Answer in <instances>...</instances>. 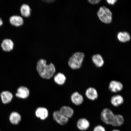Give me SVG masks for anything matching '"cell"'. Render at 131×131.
<instances>
[{
  "label": "cell",
  "mask_w": 131,
  "mask_h": 131,
  "mask_svg": "<svg viewBox=\"0 0 131 131\" xmlns=\"http://www.w3.org/2000/svg\"><path fill=\"white\" fill-rule=\"evenodd\" d=\"M37 69L42 78L47 79L52 78L56 71L55 68L53 64H47L46 61L43 59H41L37 62Z\"/></svg>",
  "instance_id": "obj_1"
},
{
  "label": "cell",
  "mask_w": 131,
  "mask_h": 131,
  "mask_svg": "<svg viewBox=\"0 0 131 131\" xmlns=\"http://www.w3.org/2000/svg\"><path fill=\"white\" fill-rule=\"evenodd\" d=\"M84 57V54L81 52L74 53L70 58L68 62L69 65L73 69L81 68Z\"/></svg>",
  "instance_id": "obj_2"
},
{
  "label": "cell",
  "mask_w": 131,
  "mask_h": 131,
  "mask_svg": "<svg viewBox=\"0 0 131 131\" xmlns=\"http://www.w3.org/2000/svg\"><path fill=\"white\" fill-rule=\"evenodd\" d=\"M97 15L100 20L105 23L110 24L112 21V13L110 10L105 6L100 8Z\"/></svg>",
  "instance_id": "obj_3"
},
{
  "label": "cell",
  "mask_w": 131,
  "mask_h": 131,
  "mask_svg": "<svg viewBox=\"0 0 131 131\" xmlns=\"http://www.w3.org/2000/svg\"><path fill=\"white\" fill-rule=\"evenodd\" d=\"M115 115L111 110L106 108L101 112V118L105 123L112 125L114 122Z\"/></svg>",
  "instance_id": "obj_4"
},
{
  "label": "cell",
  "mask_w": 131,
  "mask_h": 131,
  "mask_svg": "<svg viewBox=\"0 0 131 131\" xmlns=\"http://www.w3.org/2000/svg\"><path fill=\"white\" fill-rule=\"evenodd\" d=\"M53 118L54 120L60 125H65L68 121V119L62 114L60 111H55L53 114Z\"/></svg>",
  "instance_id": "obj_5"
},
{
  "label": "cell",
  "mask_w": 131,
  "mask_h": 131,
  "mask_svg": "<svg viewBox=\"0 0 131 131\" xmlns=\"http://www.w3.org/2000/svg\"><path fill=\"white\" fill-rule=\"evenodd\" d=\"M123 85L121 82L116 81H111L109 83V89L111 92L117 93L122 91Z\"/></svg>",
  "instance_id": "obj_6"
},
{
  "label": "cell",
  "mask_w": 131,
  "mask_h": 131,
  "mask_svg": "<svg viewBox=\"0 0 131 131\" xmlns=\"http://www.w3.org/2000/svg\"><path fill=\"white\" fill-rule=\"evenodd\" d=\"M29 94V91L28 88L25 86H21L17 89L16 96L18 98L25 99L28 97Z\"/></svg>",
  "instance_id": "obj_7"
},
{
  "label": "cell",
  "mask_w": 131,
  "mask_h": 131,
  "mask_svg": "<svg viewBox=\"0 0 131 131\" xmlns=\"http://www.w3.org/2000/svg\"><path fill=\"white\" fill-rule=\"evenodd\" d=\"M85 95L86 97L91 101H94L96 100L98 96L97 90L92 87L88 88L86 90Z\"/></svg>",
  "instance_id": "obj_8"
},
{
  "label": "cell",
  "mask_w": 131,
  "mask_h": 131,
  "mask_svg": "<svg viewBox=\"0 0 131 131\" xmlns=\"http://www.w3.org/2000/svg\"><path fill=\"white\" fill-rule=\"evenodd\" d=\"M77 127L80 130L84 131L87 130L90 126V123L87 119L82 118L79 119L77 123Z\"/></svg>",
  "instance_id": "obj_9"
},
{
  "label": "cell",
  "mask_w": 131,
  "mask_h": 131,
  "mask_svg": "<svg viewBox=\"0 0 131 131\" xmlns=\"http://www.w3.org/2000/svg\"><path fill=\"white\" fill-rule=\"evenodd\" d=\"M14 45V42L12 40L6 39L3 40L1 44V47L4 51L9 52L13 50Z\"/></svg>",
  "instance_id": "obj_10"
},
{
  "label": "cell",
  "mask_w": 131,
  "mask_h": 131,
  "mask_svg": "<svg viewBox=\"0 0 131 131\" xmlns=\"http://www.w3.org/2000/svg\"><path fill=\"white\" fill-rule=\"evenodd\" d=\"M35 115L37 117L42 120H44L48 117V111L45 108L39 107L36 111Z\"/></svg>",
  "instance_id": "obj_11"
},
{
  "label": "cell",
  "mask_w": 131,
  "mask_h": 131,
  "mask_svg": "<svg viewBox=\"0 0 131 131\" xmlns=\"http://www.w3.org/2000/svg\"><path fill=\"white\" fill-rule=\"evenodd\" d=\"M1 96L2 102L5 104L10 102L13 97L12 93L7 91H3L1 93Z\"/></svg>",
  "instance_id": "obj_12"
},
{
  "label": "cell",
  "mask_w": 131,
  "mask_h": 131,
  "mask_svg": "<svg viewBox=\"0 0 131 131\" xmlns=\"http://www.w3.org/2000/svg\"><path fill=\"white\" fill-rule=\"evenodd\" d=\"M124 102L123 97L120 95H116L111 97V102L115 107H118L122 104Z\"/></svg>",
  "instance_id": "obj_13"
},
{
  "label": "cell",
  "mask_w": 131,
  "mask_h": 131,
  "mask_svg": "<svg viewBox=\"0 0 131 131\" xmlns=\"http://www.w3.org/2000/svg\"><path fill=\"white\" fill-rule=\"evenodd\" d=\"M72 102L76 105H79L82 104L83 98L82 96L78 92H75L71 96Z\"/></svg>",
  "instance_id": "obj_14"
},
{
  "label": "cell",
  "mask_w": 131,
  "mask_h": 131,
  "mask_svg": "<svg viewBox=\"0 0 131 131\" xmlns=\"http://www.w3.org/2000/svg\"><path fill=\"white\" fill-rule=\"evenodd\" d=\"M9 22L12 25L19 27L23 24L24 20L22 17L19 16H13L10 18Z\"/></svg>",
  "instance_id": "obj_15"
},
{
  "label": "cell",
  "mask_w": 131,
  "mask_h": 131,
  "mask_svg": "<svg viewBox=\"0 0 131 131\" xmlns=\"http://www.w3.org/2000/svg\"><path fill=\"white\" fill-rule=\"evenodd\" d=\"M59 111L65 117L68 119L72 117L74 113L73 110L68 106H62Z\"/></svg>",
  "instance_id": "obj_16"
},
{
  "label": "cell",
  "mask_w": 131,
  "mask_h": 131,
  "mask_svg": "<svg viewBox=\"0 0 131 131\" xmlns=\"http://www.w3.org/2000/svg\"><path fill=\"white\" fill-rule=\"evenodd\" d=\"M9 119L12 124H17L20 122L21 116L20 114L17 112H13L10 115Z\"/></svg>",
  "instance_id": "obj_17"
},
{
  "label": "cell",
  "mask_w": 131,
  "mask_h": 131,
  "mask_svg": "<svg viewBox=\"0 0 131 131\" xmlns=\"http://www.w3.org/2000/svg\"><path fill=\"white\" fill-rule=\"evenodd\" d=\"M92 60L95 65L98 68H101L104 64V60L102 57L99 54L93 56L92 57Z\"/></svg>",
  "instance_id": "obj_18"
},
{
  "label": "cell",
  "mask_w": 131,
  "mask_h": 131,
  "mask_svg": "<svg viewBox=\"0 0 131 131\" xmlns=\"http://www.w3.org/2000/svg\"><path fill=\"white\" fill-rule=\"evenodd\" d=\"M54 80L57 84L62 85L65 83L66 81V77L63 74L59 73L54 77Z\"/></svg>",
  "instance_id": "obj_19"
},
{
  "label": "cell",
  "mask_w": 131,
  "mask_h": 131,
  "mask_svg": "<svg viewBox=\"0 0 131 131\" xmlns=\"http://www.w3.org/2000/svg\"><path fill=\"white\" fill-rule=\"evenodd\" d=\"M117 38L120 41L124 42L130 40V34L127 32H120L118 34Z\"/></svg>",
  "instance_id": "obj_20"
},
{
  "label": "cell",
  "mask_w": 131,
  "mask_h": 131,
  "mask_svg": "<svg viewBox=\"0 0 131 131\" xmlns=\"http://www.w3.org/2000/svg\"><path fill=\"white\" fill-rule=\"evenodd\" d=\"M124 119L123 117L121 114L115 115L113 123L112 125L114 127H119L123 124Z\"/></svg>",
  "instance_id": "obj_21"
},
{
  "label": "cell",
  "mask_w": 131,
  "mask_h": 131,
  "mask_svg": "<svg viewBox=\"0 0 131 131\" xmlns=\"http://www.w3.org/2000/svg\"><path fill=\"white\" fill-rule=\"evenodd\" d=\"M31 9L28 5L24 4L20 8L21 15L24 17H28L30 16Z\"/></svg>",
  "instance_id": "obj_22"
},
{
  "label": "cell",
  "mask_w": 131,
  "mask_h": 131,
  "mask_svg": "<svg viewBox=\"0 0 131 131\" xmlns=\"http://www.w3.org/2000/svg\"><path fill=\"white\" fill-rule=\"evenodd\" d=\"M93 131H106V130L105 128L103 126L98 125L95 127Z\"/></svg>",
  "instance_id": "obj_23"
},
{
  "label": "cell",
  "mask_w": 131,
  "mask_h": 131,
  "mask_svg": "<svg viewBox=\"0 0 131 131\" xmlns=\"http://www.w3.org/2000/svg\"><path fill=\"white\" fill-rule=\"evenodd\" d=\"M88 1L91 4H97L98 3H99L100 1H100L99 0H95V1H91V0H90V1Z\"/></svg>",
  "instance_id": "obj_24"
},
{
  "label": "cell",
  "mask_w": 131,
  "mask_h": 131,
  "mask_svg": "<svg viewBox=\"0 0 131 131\" xmlns=\"http://www.w3.org/2000/svg\"><path fill=\"white\" fill-rule=\"evenodd\" d=\"M106 1L109 4L113 5L117 1H116V0H112V1L109 0V1Z\"/></svg>",
  "instance_id": "obj_25"
},
{
  "label": "cell",
  "mask_w": 131,
  "mask_h": 131,
  "mask_svg": "<svg viewBox=\"0 0 131 131\" xmlns=\"http://www.w3.org/2000/svg\"><path fill=\"white\" fill-rule=\"evenodd\" d=\"M3 24V21L2 19L0 18V26L2 25Z\"/></svg>",
  "instance_id": "obj_26"
},
{
  "label": "cell",
  "mask_w": 131,
  "mask_h": 131,
  "mask_svg": "<svg viewBox=\"0 0 131 131\" xmlns=\"http://www.w3.org/2000/svg\"><path fill=\"white\" fill-rule=\"evenodd\" d=\"M112 131H120L118 130H117V129H115V130H113Z\"/></svg>",
  "instance_id": "obj_27"
}]
</instances>
